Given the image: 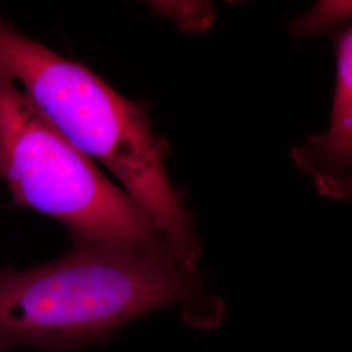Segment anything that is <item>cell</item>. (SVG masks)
<instances>
[{
  "label": "cell",
  "mask_w": 352,
  "mask_h": 352,
  "mask_svg": "<svg viewBox=\"0 0 352 352\" xmlns=\"http://www.w3.org/2000/svg\"><path fill=\"white\" fill-rule=\"evenodd\" d=\"M0 71L21 82L26 97L64 139L119 179L171 258L195 270L202 256L200 238L166 167L171 148L155 133L146 107L1 20Z\"/></svg>",
  "instance_id": "1"
},
{
  "label": "cell",
  "mask_w": 352,
  "mask_h": 352,
  "mask_svg": "<svg viewBox=\"0 0 352 352\" xmlns=\"http://www.w3.org/2000/svg\"><path fill=\"white\" fill-rule=\"evenodd\" d=\"M200 289V276L170 257L74 244L49 264L0 270V352L77 351L141 316L195 300Z\"/></svg>",
  "instance_id": "2"
},
{
  "label": "cell",
  "mask_w": 352,
  "mask_h": 352,
  "mask_svg": "<svg viewBox=\"0 0 352 352\" xmlns=\"http://www.w3.org/2000/svg\"><path fill=\"white\" fill-rule=\"evenodd\" d=\"M0 177L14 201L60 222L75 244H106L171 258L133 199L64 139L1 71Z\"/></svg>",
  "instance_id": "3"
},
{
  "label": "cell",
  "mask_w": 352,
  "mask_h": 352,
  "mask_svg": "<svg viewBox=\"0 0 352 352\" xmlns=\"http://www.w3.org/2000/svg\"><path fill=\"white\" fill-rule=\"evenodd\" d=\"M337 80L331 119L325 133L292 151V160L311 176L320 195L347 201L352 195V28L336 36Z\"/></svg>",
  "instance_id": "4"
},
{
  "label": "cell",
  "mask_w": 352,
  "mask_h": 352,
  "mask_svg": "<svg viewBox=\"0 0 352 352\" xmlns=\"http://www.w3.org/2000/svg\"><path fill=\"white\" fill-rule=\"evenodd\" d=\"M351 16V1H320L309 12L292 21V34L296 38L325 30Z\"/></svg>",
  "instance_id": "5"
}]
</instances>
